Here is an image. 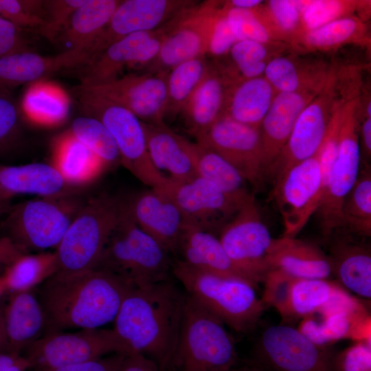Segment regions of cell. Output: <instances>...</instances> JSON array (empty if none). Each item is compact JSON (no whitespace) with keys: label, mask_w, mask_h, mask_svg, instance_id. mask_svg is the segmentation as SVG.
<instances>
[{"label":"cell","mask_w":371,"mask_h":371,"mask_svg":"<svg viewBox=\"0 0 371 371\" xmlns=\"http://www.w3.org/2000/svg\"><path fill=\"white\" fill-rule=\"evenodd\" d=\"M186 293L172 278L131 288L113 328L127 354H141L166 371L176 348Z\"/></svg>","instance_id":"cell-1"},{"label":"cell","mask_w":371,"mask_h":371,"mask_svg":"<svg viewBox=\"0 0 371 371\" xmlns=\"http://www.w3.org/2000/svg\"><path fill=\"white\" fill-rule=\"evenodd\" d=\"M133 288L102 269L55 273L40 285L38 300L46 322L45 334L67 329H93L114 321Z\"/></svg>","instance_id":"cell-2"},{"label":"cell","mask_w":371,"mask_h":371,"mask_svg":"<svg viewBox=\"0 0 371 371\" xmlns=\"http://www.w3.org/2000/svg\"><path fill=\"white\" fill-rule=\"evenodd\" d=\"M172 259L135 223L122 199L117 223L95 269L107 271L137 287L171 279Z\"/></svg>","instance_id":"cell-3"},{"label":"cell","mask_w":371,"mask_h":371,"mask_svg":"<svg viewBox=\"0 0 371 371\" xmlns=\"http://www.w3.org/2000/svg\"><path fill=\"white\" fill-rule=\"evenodd\" d=\"M172 273L188 295L237 333L252 331L264 313L266 306L247 281L207 273L174 257Z\"/></svg>","instance_id":"cell-4"},{"label":"cell","mask_w":371,"mask_h":371,"mask_svg":"<svg viewBox=\"0 0 371 371\" xmlns=\"http://www.w3.org/2000/svg\"><path fill=\"white\" fill-rule=\"evenodd\" d=\"M225 324L186 294L175 350L168 371H228L238 357Z\"/></svg>","instance_id":"cell-5"},{"label":"cell","mask_w":371,"mask_h":371,"mask_svg":"<svg viewBox=\"0 0 371 371\" xmlns=\"http://www.w3.org/2000/svg\"><path fill=\"white\" fill-rule=\"evenodd\" d=\"M122 199L102 194L86 200L55 249L56 273L69 275L94 269L114 230Z\"/></svg>","instance_id":"cell-6"},{"label":"cell","mask_w":371,"mask_h":371,"mask_svg":"<svg viewBox=\"0 0 371 371\" xmlns=\"http://www.w3.org/2000/svg\"><path fill=\"white\" fill-rule=\"evenodd\" d=\"M85 201L77 194L24 201L10 207L3 227L23 254L56 249Z\"/></svg>","instance_id":"cell-7"},{"label":"cell","mask_w":371,"mask_h":371,"mask_svg":"<svg viewBox=\"0 0 371 371\" xmlns=\"http://www.w3.org/2000/svg\"><path fill=\"white\" fill-rule=\"evenodd\" d=\"M74 91L83 115L99 120L108 129L124 168L149 188L162 186L168 179L150 159L143 122L125 107L80 85Z\"/></svg>","instance_id":"cell-8"},{"label":"cell","mask_w":371,"mask_h":371,"mask_svg":"<svg viewBox=\"0 0 371 371\" xmlns=\"http://www.w3.org/2000/svg\"><path fill=\"white\" fill-rule=\"evenodd\" d=\"M337 353L313 343L297 328L278 324L262 332L251 363L265 371H338Z\"/></svg>","instance_id":"cell-9"},{"label":"cell","mask_w":371,"mask_h":371,"mask_svg":"<svg viewBox=\"0 0 371 371\" xmlns=\"http://www.w3.org/2000/svg\"><path fill=\"white\" fill-rule=\"evenodd\" d=\"M359 104L357 97L348 99L344 103L336 159L326 190L316 212L325 240L342 227L341 206L360 170Z\"/></svg>","instance_id":"cell-10"},{"label":"cell","mask_w":371,"mask_h":371,"mask_svg":"<svg viewBox=\"0 0 371 371\" xmlns=\"http://www.w3.org/2000/svg\"><path fill=\"white\" fill-rule=\"evenodd\" d=\"M25 350L31 368L36 371L87 362L111 353L128 355L114 330L100 328L46 333Z\"/></svg>","instance_id":"cell-11"},{"label":"cell","mask_w":371,"mask_h":371,"mask_svg":"<svg viewBox=\"0 0 371 371\" xmlns=\"http://www.w3.org/2000/svg\"><path fill=\"white\" fill-rule=\"evenodd\" d=\"M218 239L238 271L256 287L270 270L269 257L274 238L262 220L254 197L222 228Z\"/></svg>","instance_id":"cell-12"},{"label":"cell","mask_w":371,"mask_h":371,"mask_svg":"<svg viewBox=\"0 0 371 371\" xmlns=\"http://www.w3.org/2000/svg\"><path fill=\"white\" fill-rule=\"evenodd\" d=\"M335 71L330 69L327 80L316 97L303 109L290 136L266 177L273 182L293 165L315 155L326 136L334 110L342 100L338 95Z\"/></svg>","instance_id":"cell-13"},{"label":"cell","mask_w":371,"mask_h":371,"mask_svg":"<svg viewBox=\"0 0 371 371\" xmlns=\"http://www.w3.org/2000/svg\"><path fill=\"white\" fill-rule=\"evenodd\" d=\"M273 183L283 236L295 238L317 212L324 196L318 151L291 166Z\"/></svg>","instance_id":"cell-14"},{"label":"cell","mask_w":371,"mask_h":371,"mask_svg":"<svg viewBox=\"0 0 371 371\" xmlns=\"http://www.w3.org/2000/svg\"><path fill=\"white\" fill-rule=\"evenodd\" d=\"M219 1L196 3L166 23L167 30L156 58L146 72H168L186 60L207 54L211 24Z\"/></svg>","instance_id":"cell-15"},{"label":"cell","mask_w":371,"mask_h":371,"mask_svg":"<svg viewBox=\"0 0 371 371\" xmlns=\"http://www.w3.org/2000/svg\"><path fill=\"white\" fill-rule=\"evenodd\" d=\"M230 163L254 188L265 178L260 130L223 114L196 137Z\"/></svg>","instance_id":"cell-16"},{"label":"cell","mask_w":371,"mask_h":371,"mask_svg":"<svg viewBox=\"0 0 371 371\" xmlns=\"http://www.w3.org/2000/svg\"><path fill=\"white\" fill-rule=\"evenodd\" d=\"M159 188L175 201L185 223L216 236L241 207L215 185L198 175L183 181L168 179Z\"/></svg>","instance_id":"cell-17"},{"label":"cell","mask_w":371,"mask_h":371,"mask_svg":"<svg viewBox=\"0 0 371 371\" xmlns=\"http://www.w3.org/2000/svg\"><path fill=\"white\" fill-rule=\"evenodd\" d=\"M196 3L190 0L121 1L87 51L84 65L116 41L131 34L157 30Z\"/></svg>","instance_id":"cell-18"},{"label":"cell","mask_w":371,"mask_h":371,"mask_svg":"<svg viewBox=\"0 0 371 371\" xmlns=\"http://www.w3.org/2000/svg\"><path fill=\"white\" fill-rule=\"evenodd\" d=\"M167 74L144 71L95 85H79L125 107L144 123L160 124L166 113Z\"/></svg>","instance_id":"cell-19"},{"label":"cell","mask_w":371,"mask_h":371,"mask_svg":"<svg viewBox=\"0 0 371 371\" xmlns=\"http://www.w3.org/2000/svg\"><path fill=\"white\" fill-rule=\"evenodd\" d=\"M124 200L135 223L173 257L185 221L172 198L160 188H150Z\"/></svg>","instance_id":"cell-20"},{"label":"cell","mask_w":371,"mask_h":371,"mask_svg":"<svg viewBox=\"0 0 371 371\" xmlns=\"http://www.w3.org/2000/svg\"><path fill=\"white\" fill-rule=\"evenodd\" d=\"M367 238L339 229L326 240L332 273L356 295L371 297V249Z\"/></svg>","instance_id":"cell-21"},{"label":"cell","mask_w":371,"mask_h":371,"mask_svg":"<svg viewBox=\"0 0 371 371\" xmlns=\"http://www.w3.org/2000/svg\"><path fill=\"white\" fill-rule=\"evenodd\" d=\"M325 83L293 92H278L275 95L260 126L265 177L286 144L299 115Z\"/></svg>","instance_id":"cell-22"},{"label":"cell","mask_w":371,"mask_h":371,"mask_svg":"<svg viewBox=\"0 0 371 371\" xmlns=\"http://www.w3.org/2000/svg\"><path fill=\"white\" fill-rule=\"evenodd\" d=\"M240 80L234 68L210 62L206 76L182 113L195 137L223 115L229 93Z\"/></svg>","instance_id":"cell-23"},{"label":"cell","mask_w":371,"mask_h":371,"mask_svg":"<svg viewBox=\"0 0 371 371\" xmlns=\"http://www.w3.org/2000/svg\"><path fill=\"white\" fill-rule=\"evenodd\" d=\"M143 124L150 159L158 172L174 181H183L197 176L194 143L164 123Z\"/></svg>","instance_id":"cell-24"},{"label":"cell","mask_w":371,"mask_h":371,"mask_svg":"<svg viewBox=\"0 0 371 371\" xmlns=\"http://www.w3.org/2000/svg\"><path fill=\"white\" fill-rule=\"evenodd\" d=\"M173 257L197 269L253 284L233 265L218 236L196 226L185 223Z\"/></svg>","instance_id":"cell-25"},{"label":"cell","mask_w":371,"mask_h":371,"mask_svg":"<svg viewBox=\"0 0 371 371\" xmlns=\"http://www.w3.org/2000/svg\"><path fill=\"white\" fill-rule=\"evenodd\" d=\"M50 164L0 165V196L6 201L19 194L55 197L77 194Z\"/></svg>","instance_id":"cell-26"},{"label":"cell","mask_w":371,"mask_h":371,"mask_svg":"<svg viewBox=\"0 0 371 371\" xmlns=\"http://www.w3.org/2000/svg\"><path fill=\"white\" fill-rule=\"evenodd\" d=\"M82 54L63 51L45 56L30 50L16 52L0 58V89L10 91L19 85L36 82L43 77L64 69H76L85 63Z\"/></svg>","instance_id":"cell-27"},{"label":"cell","mask_w":371,"mask_h":371,"mask_svg":"<svg viewBox=\"0 0 371 371\" xmlns=\"http://www.w3.org/2000/svg\"><path fill=\"white\" fill-rule=\"evenodd\" d=\"M269 264L270 270H279L295 279L327 280L332 274L327 254L313 243L296 237L274 239Z\"/></svg>","instance_id":"cell-28"},{"label":"cell","mask_w":371,"mask_h":371,"mask_svg":"<svg viewBox=\"0 0 371 371\" xmlns=\"http://www.w3.org/2000/svg\"><path fill=\"white\" fill-rule=\"evenodd\" d=\"M49 164L69 186L77 190L91 184L107 168L69 131L54 141Z\"/></svg>","instance_id":"cell-29"},{"label":"cell","mask_w":371,"mask_h":371,"mask_svg":"<svg viewBox=\"0 0 371 371\" xmlns=\"http://www.w3.org/2000/svg\"><path fill=\"white\" fill-rule=\"evenodd\" d=\"M7 351L21 354L45 330L42 305L32 291L11 293L4 306Z\"/></svg>","instance_id":"cell-30"},{"label":"cell","mask_w":371,"mask_h":371,"mask_svg":"<svg viewBox=\"0 0 371 371\" xmlns=\"http://www.w3.org/2000/svg\"><path fill=\"white\" fill-rule=\"evenodd\" d=\"M155 30L126 36L111 44L93 59L76 68L80 85L92 86L113 80L118 78V74L125 67L135 66L142 47Z\"/></svg>","instance_id":"cell-31"},{"label":"cell","mask_w":371,"mask_h":371,"mask_svg":"<svg viewBox=\"0 0 371 371\" xmlns=\"http://www.w3.org/2000/svg\"><path fill=\"white\" fill-rule=\"evenodd\" d=\"M119 0H85L73 13L56 40L64 51L85 54L109 21Z\"/></svg>","instance_id":"cell-32"},{"label":"cell","mask_w":371,"mask_h":371,"mask_svg":"<svg viewBox=\"0 0 371 371\" xmlns=\"http://www.w3.org/2000/svg\"><path fill=\"white\" fill-rule=\"evenodd\" d=\"M276 93L263 76L242 79L232 87L223 114L240 123L260 128Z\"/></svg>","instance_id":"cell-33"},{"label":"cell","mask_w":371,"mask_h":371,"mask_svg":"<svg viewBox=\"0 0 371 371\" xmlns=\"http://www.w3.org/2000/svg\"><path fill=\"white\" fill-rule=\"evenodd\" d=\"M330 70L323 63L279 55L269 61L263 76L277 93L293 92L324 85Z\"/></svg>","instance_id":"cell-34"},{"label":"cell","mask_w":371,"mask_h":371,"mask_svg":"<svg viewBox=\"0 0 371 371\" xmlns=\"http://www.w3.org/2000/svg\"><path fill=\"white\" fill-rule=\"evenodd\" d=\"M197 175L209 181L241 207L254 196L247 181L225 159L207 146L196 142Z\"/></svg>","instance_id":"cell-35"},{"label":"cell","mask_w":371,"mask_h":371,"mask_svg":"<svg viewBox=\"0 0 371 371\" xmlns=\"http://www.w3.org/2000/svg\"><path fill=\"white\" fill-rule=\"evenodd\" d=\"M298 330L311 341L322 346H328L333 342L348 337L357 341L371 342L368 314L350 315L335 313L322 315L319 319L307 316Z\"/></svg>","instance_id":"cell-36"},{"label":"cell","mask_w":371,"mask_h":371,"mask_svg":"<svg viewBox=\"0 0 371 371\" xmlns=\"http://www.w3.org/2000/svg\"><path fill=\"white\" fill-rule=\"evenodd\" d=\"M69 111V98L65 93L58 86L44 82H35L28 87L20 108L21 114L29 122L43 127L62 124Z\"/></svg>","instance_id":"cell-37"},{"label":"cell","mask_w":371,"mask_h":371,"mask_svg":"<svg viewBox=\"0 0 371 371\" xmlns=\"http://www.w3.org/2000/svg\"><path fill=\"white\" fill-rule=\"evenodd\" d=\"M370 41L366 22L352 15L306 32L297 41L306 49L328 51L350 44L368 45Z\"/></svg>","instance_id":"cell-38"},{"label":"cell","mask_w":371,"mask_h":371,"mask_svg":"<svg viewBox=\"0 0 371 371\" xmlns=\"http://www.w3.org/2000/svg\"><path fill=\"white\" fill-rule=\"evenodd\" d=\"M57 271L54 251L23 254L5 267L0 280L5 292L31 291Z\"/></svg>","instance_id":"cell-39"},{"label":"cell","mask_w":371,"mask_h":371,"mask_svg":"<svg viewBox=\"0 0 371 371\" xmlns=\"http://www.w3.org/2000/svg\"><path fill=\"white\" fill-rule=\"evenodd\" d=\"M210 67L206 56H199L172 68L167 74L166 117L183 113Z\"/></svg>","instance_id":"cell-40"},{"label":"cell","mask_w":371,"mask_h":371,"mask_svg":"<svg viewBox=\"0 0 371 371\" xmlns=\"http://www.w3.org/2000/svg\"><path fill=\"white\" fill-rule=\"evenodd\" d=\"M341 229L354 235L371 236V168L363 164L341 206Z\"/></svg>","instance_id":"cell-41"},{"label":"cell","mask_w":371,"mask_h":371,"mask_svg":"<svg viewBox=\"0 0 371 371\" xmlns=\"http://www.w3.org/2000/svg\"><path fill=\"white\" fill-rule=\"evenodd\" d=\"M69 131L98 157L107 168L120 163L115 142L99 120L89 115H81L72 122Z\"/></svg>","instance_id":"cell-42"},{"label":"cell","mask_w":371,"mask_h":371,"mask_svg":"<svg viewBox=\"0 0 371 371\" xmlns=\"http://www.w3.org/2000/svg\"><path fill=\"white\" fill-rule=\"evenodd\" d=\"M222 7L237 41L249 40L264 43L282 41L261 5L254 10L229 8L223 5Z\"/></svg>","instance_id":"cell-43"},{"label":"cell","mask_w":371,"mask_h":371,"mask_svg":"<svg viewBox=\"0 0 371 371\" xmlns=\"http://www.w3.org/2000/svg\"><path fill=\"white\" fill-rule=\"evenodd\" d=\"M282 45V42L264 43L242 40L234 44L228 54L233 68L242 79L254 78L264 75L269 61L280 55L275 53V48Z\"/></svg>","instance_id":"cell-44"},{"label":"cell","mask_w":371,"mask_h":371,"mask_svg":"<svg viewBox=\"0 0 371 371\" xmlns=\"http://www.w3.org/2000/svg\"><path fill=\"white\" fill-rule=\"evenodd\" d=\"M336 284L324 279H295L289 297V319L306 317L329 300Z\"/></svg>","instance_id":"cell-45"},{"label":"cell","mask_w":371,"mask_h":371,"mask_svg":"<svg viewBox=\"0 0 371 371\" xmlns=\"http://www.w3.org/2000/svg\"><path fill=\"white\" fill-rule=\"evenodd\" d=\"M370 2L357 0L304 1L301 12L302 34L337 19L354 15L353 13L363 10L370 4Z\"/></svg>","instance_id":"cell-46"},{"label":"cell","mask_w":371,"mask_h":371,"mask_svg":"<svg viewBox=\"0 0 371 371\" xmlns=\"http://www.w3.org/2000/svg\"><path fill=\"white\" fill-rule=\"evenodd\" d=\"M304 1L270 0L264 8L273 28L282 41H296L302 34L301 12Z\"/></svg>","instance_id":"cell-47"},{"label":"cell","mask_w":371,"mask_h":371,"mask_svg":"<svg viewBox=\"0 0 371 371\" xmlns=\"http://www.w3.org/2000/svg\"><path fill=\"white\" fill-rule=\"evenodd\" d=\"M43 3L37 0H0V16L22 30H38L43 23Z\"/></svg>","instance_id":"cell-48"},{"label":"cell","mask_w":371,"mask_h":371,"mask_svg":"<svg viewBox=\"0 0 371 371\" xmlns=\"http://www.w3.org/2000/svg\"><path fill=\"white\" fill-rule=\"evenodd\" d=\"M85 0L44 1L43 23L39 32L50 41H56L62 33L73 13Z\"/></svg>","instance_id":"cell-49"},{"label":"cell","mask_w":371,"mask_h":371,"mask_svg":"<svg viewBox=\"0 0 371 371\" xmlns=\"http://www.w3.org/2000/svg\"><path fill=\"white\" fill-rule=\"evenodd\" d=\"M295 278L277 269H271L266 275L263 297L265 305L273 306L284 319H289V302Z\"/></svg>","instance_id":"cell-50"},{"label":"cell","mask_w":371,"mask_h":371,"mask_svg":"<svg viewBox=\"0 0 371 371\" xmlns=\"http://www.w3.org/2000/svg\"><path fill=\"white\" fill-rule=\"evenodd\" d=\"M20 108L10 91L0 89V153L11 148L20 130Z\"/></svg>","instance_id":"cell-51"},{"label":"cell","mask_w":371,"mask_h":371,"mask_svg":"<svg viewBox=\"0 0 371 371\" xmlns=\"http://www.w3.org/2000/svg\"><path fill=\"white\" fill-rule=\"evenodd\" d=\"M222 5L214 14L209 34L207 54L218 58L229 54L236 42Z\"/></svg>","instance_id":"cell-52"},{"label":"cell","mask_w":371,"mask_h":371,"mask_svg":"<svg viewBox=\"0 0 371 371\" xmlns=\"http://www.w3.org/2000/svg\"><path fill=\"white\" fill-rule=\"evenodd\" d=\"M338 371H371L370 342L357 341L337 353Z\"/></svg>","instance_id":"cell-53"},{"label":"cell","mask_w":371,"mask_h":371,"mask_svg":"<svg viewBox=\"0 0 371 371\" xmlns=\"http://www.w3.org/2000/svg\"><path fill=\"white\" fill-rule=\"evenodd\" d=\"M22 30L0 16V58L22 51L30 50Z\"/></svg>","instance_id":"cell-54"},{"label":"cell","mask_w":371,"mask_h":371,"mask_svg":"<svg viewBox=\"0 0 371 371\" xmlns=\"http://www.w3.org/2000/svg\"><path fill=\"white\" fill-rule=\"evenodd\" d=\"M126 355L115 353L106 357L46 371H118Z\"/></svg>","instance_id":"cell-55"},{"label":"cell","mask_w":371,"mask_h":371,"mask_svg":"<svg viewBox=\"0 0 371 371\" xmlns=\"http://www.w3.org/2000/svg\"><path fill=\"white\" fill-rule=\"evenodd\" d=\"M118 371H160V370L153 359L135 353L125 357Z\"/></svg>","instance_id":"cell-56"},{"label":"cell","mask_w":371,"mask_h":371,"mask_svg":"<svg viewBox=\"0 0 371 371\" xmlns=\"http://www.w3.org/2000/svg\"><path fill=\"white\" fill-rule=\"evenodd\" d=\"M31 368L28 359L21 354L0 352V371H26Z\"/></svg>","instance_id":"cell-57"},{"label":"cell","mask_w":371,"mask_h":371,"mask_svg":"<svg viewBox=\"0 0 371 371\" xmlns=\"http://www.w3.org/2000/svg\"><path fill=\"white\" fill-rule=\"evenodd\" d=\"M23 253L8 236L0 238V266L7 267Z\"/></svg>","instance_id":"cell-58"},{"label":"cell","mask_w":371,"mask_h":371,"mask_svg":"<svg viewBox=\"0 0 371 371\" xmlns=\"http://www.w3.org/2000/svg\"><path fill=\"white\" fill-rule=\"evenodd\" d=\"M359 143L361 142L363 151L366 156V163L371 156V117H364L363 120L359 122Z\"/></svg>","instance_id":"cell-59"},{"label":"cell","mask_w":371,"mask_h":371,"mask_svg":"<svg viewBox=\"0 0 371 371\" xmlns=\"http://www.w3.org/2000/svg\"><path fill=\"white\" fill-rule=\"evenodd\" d=\"M263 3L261 0H231L223 3L225 8L243 10H254Z\"/></svg>","instance_id":"cell-60"},{"label":"cell","mask_w":371,"mask_h":371,"mask_svg":"<svg viewBox=\"0 0 371 371\" xmlns=\"http://www.w3.org/2000/svg\"><path fill=\"white\" fill-rule=\"evenodd\" d=\"M8 342L4 322V306L0 304V352L7 351Z\"/></svg>","instance_id":"cell-61"},{"label":"cell","mask_w":371,"mask_h":371,"mask_svg":"<svg viewBox=\"0 0 371 371\" xmlns=\"http://www.w3.org/2000/svg\"><path fill=\"white\" fill-rule=\"evenodd\" d=\"M228 371H265L259 367L254 365L251 363H249L245 366L240 367L234 366Z\"/></svg>","instance_id":"cell-62"},{"label":"cell","mask_w":371,"mask_h":371,"mask_svg":"<svg viewBox=\"0 0 371 371\" xmlns=\"http://www.w3.org/2000/svg\"><path fill=\"white\" fill-rule=\"evenodd\" d=\"M9 201H6L0 196V215L5 214L10 209Z\"/></svg>","instance_id":"cell-63"},{"label":"cell","mask_w":371,"mask_h":371,"mask_svg":"<svg viewBox=\"0 0 371 371\" xmlns=\"http://www.w3.org/2000/svg\"><path fill=\"white\" fill-rule=\"evenodd\" d=\"M5 293V289L3 287V285L0 280V297L4 293Z\"/></svg>","instance_id":"cell-64"}]
</instances>
